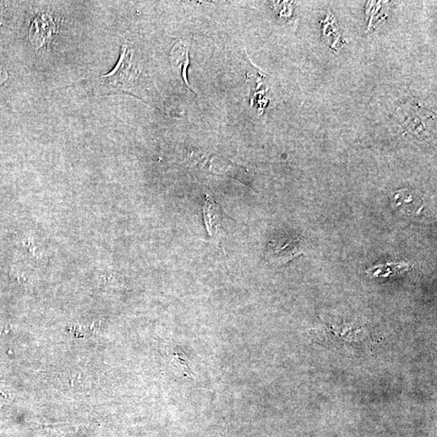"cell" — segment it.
<instances>
[{
    "mask_svg": "<svg viewBox=\"0 0 437 437\" xmlns=\"http://www.w3.org/2000/svg\"><path fill=\"white\" fill-rule=\"evenodd\" d=\"M303 254L299 239L285 238L271 240L267 247L266 256L270 264L283 265Z\"/></svg>",
    "mask_w": 437,
    "mask_h": 437,
    "instance_id": "3",
    "label": "cell"
},
{
    "mask_svg": "<svg viewBox=\"0 0 437 437\" xmlns=\"http://www.w3.org/2000/svg\"><path fill=\"white\" fill-rule=\"evenodd\" d=\"M393 202L397 209L407 214H417L424 209L423 200L407 189L397 191Z\"/></svg>",
    "mask_w": 437,
    "mask_h": 437,
    "instance_id": "5",
    "label": "cell"
},
{
    "mask_svg": "<svg viewBox=\"0 0 437 437\" xmlns=\"http://www.w3.org/2000/svg\"><path fill=\"white\" fill-rule=\"evenodd\" d=\"M171 62L173 68L182 76L185 83L189 86L187 78V70L189 65L188 51L182 42H178L173 48Z\"/></svg>",
    "mask_w": 437,
    "mask_h": 437,
    "instance_id": "6",
    "label": "cell"
},
{
    "mask_svg": "<svg viewBox=\"0 0 437 437\" xmlns=\"http://www.w3.org/2000/svg\"><path fill=\"white\" fill-rule=\"evenodd\" d=\"M410 265L407 262H391L386 265L374 266L366 273L376 277H386L398 273H402L409 269Z\"/></svg>",
    "mask_w": 437,
    "mask_h": 437,
    "instance_id": "8",
    "label": "cell"
},
{
    "mask_svg": "<svg viewBox=\"0 0 437 437\" xmlns=\"http://www.w3.org/2000/svg\"><path fill=\"white\" fill-rule=\"evenodd\" d=\"M133 59V51L128 45H124L116 68L111 73L101 76L103 84L119 91L133 84L140 74V70L135 67Z\"/></svg>",
    "mask_w": 437,
    "mask_h": 437,
    "instance_id": "1",
    "label": "cell"
},
{
    "mask_svg": "<svg viewBox=\"0 0 437 437\" xmlns=\"http://www.w3.org/2000/svg\"><path fill=\"white\" fill-rule=\"evenodd\" d=\"M204 216L207 233L211 242L220 245L221 240L226 237L232 218L223 211L220 204L209 196H207L204 206Z\"/></svg>",
    "mask_w": 437,
    "mask_h": 437,
    "instance_id": "2",
    "label": "cell"
},
{
    "mask_svg": "<svg viewBox=\"0 0 437 437\" xmlns=\"http://www.w3.org/2000/svg\"><path fill=\"white\" fill-rule=\"evenodd\" d=\"M54 31L56 25L51 18L46 15L37 16L32 21L29 32L32 46L37 49L42 47L44 44L50 41Z\"/></svg>",
    "mask_w": 437,
    "mask_h": 437,
    "instance_id": "4",
    "label": "cell"
},
{
    "mask_svg": "<svg viewBox=\"0 0 437 437\" xmlns=\"http://www.w3.org/2000/svg\"><path fill=\"white\" fill-rule=\"evenodd\" d=\"M8 78V74L6 70H0V85H2L5 80Z\"/></svg>",
    "mask_w": 437,
    "mask_h": 437,
    "instance_id": "9",
    "label": "cell"
},
{
    "mask_svg": "<svg viewBox=\"0 0 437 437\" xmlns=\"http://www.w3.org/2000/svg\"><path fill=\"white\" fill-rule=\"evenodd\" d=\"M414 113L412 111L407 114V121L405 125L407 129L410 130H413L414 133H421L420 134H425L427 133V123L428 120L431 118L429 116V113L424 111L422 113V109H413Z\"/></svg>",
    "mask_w": 437,
    "mask_h": 437,
    "instance_id": "7",
    "label": "cell"
}]
</instances>
